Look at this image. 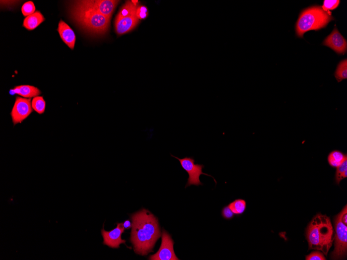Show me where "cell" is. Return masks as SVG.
I'll return each instance as SVG.
<instances>
[{
  "label": "cell",
  "instance_id": "6da1fadb",
  "mask_svg": "<svg viewBox=\"0 0 347 260\" xmlns=\"http://www.w3.org/2000/svg\"><path fill=\"white\" fill-rule=\"evenodd\" d=\"M132 221L130 241L134 252L146 256L152 252L156 242L161 236L157 218L149 211L142 209L131 216Z\"/></svg>",
  "mask_w": 347,
  "mask_h": 260
},
{
  "label": "cell",
  "instance_id": "7a4b0ae2",
  "mask_svg": "<svg viewBox=\"0 0 347 260\" xmlns=\"http://www.w3.org/2000/svg\"><path fill=\"white\" fill-rule=\"evenodd\" d=\"M309 250L321 251L328 255L334 240V231L329 217L318 214L309 224L307 230Z\"/></svg>",
  "mask_w": 347,
  "mask_h": 260
},
{
  "label": "cell",
  "instance_id": "3957f363",
  "mask_svg": "<svg viewBox=\"0 0 347 260\" xmlns=\"http://www.w3.org/2000/svg\"><path fill=\"white\" fill-rule=\"evenodd\" d=\"M71 14L74 21L89 32L102 35L109 27L110 18L98 13L88 1L75 2Z\"/></svg>",
  "mask_w": 347,
  "mask_h": 260
},
{
  "label": "cell",
  "instance_id": "277c9868",
  "mask_svg": "<svg viewBox=\"0 0 347 260\" xmlns=\"http://www.w3.org/2000/svg\"><path fill=\"white\" fill-rule=\"evenodd\" d=\"M333 20L331 13L325 12L321 7H309L302 12L299 17L296 26V35L298 37L303 38L305 33L325 28Z\"/></svg>",
  "mask_w": 347,
  "mask_h": 260
},
{
  "label": "cell",
  "instance_id": "5b68a950",
  "mask_svg": "<svg viewBox=\"0 0 347 260\" xmlns=\"http://www.w3.org/2000/svg\"><path fill=\"white\" fill-rule=\"evenodd\" d=\"M138 1H129L123 6L115 21V29L118 35L128 33L136 27L139 21L137 11Z\"/></svg>",
  "mask_w": 347,
  "mask_h": 260
},
{
  "label": "cell",
  "instance_id": "8992f818",
  "mask_svg": "<svg viewBox=\"0 0 347 260\" xmlns=\"http://www.w3.org/2000/svg\"><path fill=\"white\" fill-rule=\"evenodd\" d=\"M343 210L334 220L336 231L335 248L331 254L332 260H341L346 258L347 252V225L342 220Z\"/></svg>",
  "mask_w": 347,
  "mask_h": 260
},
{
  "label": "cell",
  "instance_id": "52a82bcc",
  "mask_svg": "<svg viewBox=\"0 0 347 260\" xmlns=\"http://www.w3.org/2000/svg\"><path fill=\"white\" fill-rule=\"evenodd\" d=\"M171 156L180 161L182 168L189 175L185 187L186 188L192 186H204V184L201 182L200 180V176L202 175L213 178L215 184H217L216 180L213 177L203 173V169L205 168V166L204 165L195 164V160L193 157H185L183 159H180V158L173 155H171Z\"/></svg>",
  "mask_w": 347,
  "mask_h": 260
},
{
  "label": "cell",
  "instance_id": "ba28073f",
  "mask_svg": "<svg viewBox=\"0 0 347 260\" xmlns=\"http://www.w3.org/2000/svg\"><path fill=\"white\" fill-rule=\"evenodd\" d=\"M162 243L159 250L155 254L150 256L149 260H179L174 250V242L171 236L164 229L162 232Z\"/></svg>",
  "mask_w": 347,
  "mask_h": 260
},
{
  "label": "cell",
  "instance_id": "9c48e42d",
  "mask_svg": "<svg viewBox=\"0 0 347 260\" xmlns=\"http://www.w3.org/2000/svg\"><path fill=\"white\" fill-rule=\"evenodd\" d=\"M30 99L17 97L10 113L14 126L25 120L33 111Z\"/></svg>",
  "mask_w": 347,
  "mask_h": 260
},
{
  "label": "cell",
  "instance_id": "30bf717a",
  "mask_svg": "<svg viewBox=\"0 0 347 260\" xmlns=\"http://www.w3.org/2000/svg\"><path fill=\"white\" fill-rule=\"evenodd\" d=\"M125 231V228L122 223H117V227L110 231H105L103 227L101 231L104 239L103 244L111 248L118 249L121 244H124L128 248L132 249L126 245V240L122 239V235Z\"/></svg>",
  "mask_w": 347,
  "mask_h": 260
},
{
  "label": "cell",
  "instance_id": "8fae6325",
  "mask_svg": "<svg viewBox=\"0 0 347 260\" xmlns=\"http://www.w3.org/2000/svg\"><path fill=\"white\" fill-rule=\"evenodd\" d=\"M323 45L331 48L339 54H345L347 52V41L337 27H335L333 32L324 40Z\"/></svg>",
  "mask_w": 347,
  "mask_h": 260
},
{
  "label": "cell",
  "instance_id": "7c38bea8",
  "mask_svg": "<svg viewBox=\"0 0 347 260\" xmlns=\"http://www.w3.org/2000/svg\"><path fill=\"white\" fill-rule=\"evenodd\" d=\"M100 14L111 18L119 1L114 0H96V1H88Z\"/></svg>",
  "mask_w": 347,
  "mask_h": 260
},
{
  "label": "cell",
  "instance_id": "4fadbf2b",
  "mask_svg": "<svg viewBox=\"0 0 347 260\" xmlns=\"http://www.w3.org/2000/svg\"><path fill=\"white\" fill-rule=\"evenodd\" d=\"M58 31L64 43L68 45L70 49L73 50L76 37L72 29L66 22L61 20L59 22Z\"/></svg>",
  "mask_w": 347,
  "mask_h": 260
},
{
  "label": "cell",
  "instance_id": "5bb4252c",
  "mask_svg": "<svg viewBox=\"0 0 347 260\" xmlns=\"http://www.w3.org/2000/svg\"><path fill=\"white\" fill-rule=\"evenodd\" d=\"M10 95L17 94L25 98H34L41 94L40 90L33 86L24 85L15 86L10 90Z\"/></svg>",
  "mask_w": 347,
  "mask_h": 260
},
{
  "label": "cell",
  "instance_id": "9a60e30c",
  "mask_svg": "<svg viewBox=\"0 0 347 260\" xmlns=\"http://www.w3.org/2000/svg\"><path fill=\"white\" fill-rule=\"evenodd\" d=\"M45 20V18L39 11L27 16L24 20L23 26L28 30L37 28Z\"/></svg>",
  "mask_w": 347,
  "mask_h": 260
},
{
  "label": "cell",
  "instance_id": "2e32d148",
  "mask_svg": "<svg viewBox=\"0 0 347 260\" xmlns=\"http://www.w3.org/2000/svg\"><path fill=\"white\" fill-rule=\"evenodd\" d=\"M346 160H347V154L338 150L332 151L328 157V163L333 168H338Z\"/></svg>",
  "mask_w": 347,
  "mask_h": 260
},
{
  "label": "cell",
  "instance_id": "e0dca14e",
  "mask_svg": "<svg viewBox=\"0 0 347 260\" xmlns=\"http://www.w3.org/2000/svg\"><path fill=\"white\" fill-rule=\"evenodd\" d=\"M228 206L232 212L237 215L243 214L246 208V203L245 200L238 199L229 203Z\"/></svg>",
  "mask_w": 347,
  "mask_h": 260
},
{
  "label": "cell",
  "instance_id": "ac0fdd59",
  "mask_svg": "<svg viewBox=\"0 0 347 260\" xmlns=\"http://www.w3.org/2000/svg\"><path fill=\"white\" fill-rule=\"evenodd\" d=\"M31 106L33 110H35L38 114L42 115L46 110V101L42 96L35 97L31 101Z\"/></svg>",
  "mask_w": 347,
  "mask_h": 260
},
{
  "label": "cell",
  "instance_id": "d6986e66",
  "mask_svg": "<svg viewBox=\"0 0 347 260\" xmlns=\"http://www.w3.org/2000/svg\"><path fill=\"white\" fill-rule=\"evenodd\" d=\"M335 77L338 82H341L347 78V61L341 62L338 66L335 73Z\"/></svg>",
  "mask_w": 347,
  "mask_h": 260
},
{
  "label": "cell",
  "instance_id": "ffe728a7",
  "mask_svg": "<svg viewBox=\"0 0 347 260\" xmlns=\"http://www.w3.org/2000/svg\"><path fill=\"white\" fill-rule=\"evenodd\" d=\"M335 174V182L340 185L342 181L347 177V160L339 166Z\"/></svg>",
  "mask_w": 347,
  "mask_h": 260
},
{
  "label": "cell",
  "instance_id": "44dd1931",
  "mask_svg": "<svg viewBox=\"0 0 347 260\" xmlns=\"http://www.w3.org/2000/svg\"><path fill=\"white\" fill-rule=\"evenodd\" d=\"M340 3L339 0H324L322 8L327 13H331L330 10L337 8Z\"/></svg>",
  "mask_w": 347,
  "mask_h": 260
},
{
  "label": "cell",
  "instance_id": "7402d4cb",
  "mask_svg": "<svg viewBox=\"0 0 347 260\" xmlns=\"http://www.w3.org/2000/svg\"><path fill=\"white\" fill-rule=\"evenodd\" d=\"M35 10L36 7L32 1L26 2L21 8L22 13L24 16H28L35 13Z\"/></svg>",
  "mask_w": 347,
  "mask_h": 260
},
{
  "label": "cell",
  "instance_id": "603a6c76",
  "mask_svg": "<svg viewBox=\"0 0 347 260\" xmlns=\"http://www.w3.org/2000/svg\"><path fill=\"white\" fill-rule=\"evenodd\" d=\"M222 217L226 220L232 219L234 216V213L232 212L228 206L223 207L221 211Z\"/></svg>",
  "mask_w": 347,
  "mask_h": 260
},
{
  "label": "cell",
  "instance_id": "cb8c5ba5",
  "mask_svg": "<svg viewBox=\"0 0 347 260\" xmlns=\"http://www.w3.org/2000/svg\"><path fill=\"white\" fill-rule=\"evenodd\" d=\"M137 14L139 19H144L148 16V9L146 7L143 6H138Z\"/></svg>",
  "mask_w": 347,
  "mask_h": 260
},
{
  "label": "cell",
  "instance_id": "d4e9b609",
  "mask_svg": "<svg viewBox=\"0 0 347 260\" xmlns=\"http://www.w3.org/2000/svg\"><path fill=\"white\" fill-rule=\"evenodd\" d=\"M306 260H326L324 255L319 252H313L306 257Z\"/></svg>",
  "mask_w": 347,
  "mask_h": 260
},
{
  "label": "cell",
  "instance_id": "484cf974",
  "mask_svg": "<svg viewBox=\"0 0 347 260\" xmlns=\"http://www.w3.org/2000/svg\"><path fill=\"white\" fill-rule=\"evenodd\" d=\"M123 227H124V228L126 230H129L132 228V223H131V222L130 221V220H126L124 222V223H123Z\"/></svg>",
  "mask_w": 347,
  "mask_h": 260
}]
</instances>
